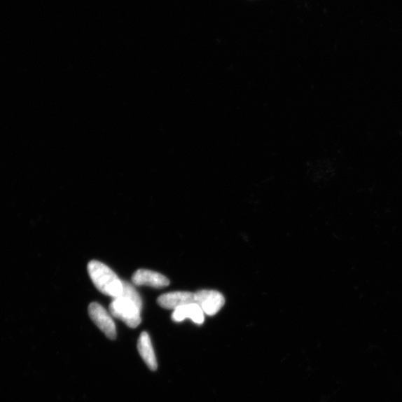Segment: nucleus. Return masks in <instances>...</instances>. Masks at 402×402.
Segmentation results:
<instances>
[{
    "label": "nucleus",
    "mask_w": 402,
    "mask_h": 402,
    "mask_svg": "<svg viewBox=\"0 0 402 402\" xmlns=\"http://www.w3.org/2000/svg\"><path fill=\"white\" fill-rule=\"evenodd\" d=\"M172 320L174 322H182L189 318L197 324H202L205 322V313L200 307L195 303L179 307L174 310Z\"/></svg>",
    "instance_id": "7"
},
{
    "label": "nucleus",
    "mask_w": 402,
    "mask_h": 402,
    "mask_svg": "<svg viewBox=\"0 0 402 402\" xmlns=\"http://www.w3.org/2000/svg\"><path fill=\"white\" fill-rule=\"evenodd\" d=\"M158 303L163 309L175 310L179 307L195 303V293L187 291L164 293L158 298Z\"/></svg>",
    "instance_id": "6"
},
{
    "label": "nucleus",
    "mask_w": 402,
    "mask_h": 402,
    "mask_svg": "<svg viewBox=\"0 0 402 402\" xmlns=\"http://www.w3.org/2000/svg\"><path fill=\"white\" fill-rule=\"evenodd\" d=\"M89 315L92 322L102 332L111 340L116 338L115 323L110 314L100 304L92 303L88 308Z\"/></svg>",
    "instance_id": "4"
},
{
    "label": "nucleus",
    "mask_w": 402,
    "mask_h": 402,
    "mask_svg": "<svg viewBox=\"0 0 402 402\" xmlns=\"http://www.w3.org/2000/svg\"><path fill=\"white\" fill-rule=\"evenodd\" d=\"M123 292L119 297L113 299L110 312L113 317L120 319L128 327L134 328L141 321L143 301L131 283L123 281Z\"/></svg>",
    "instance_id": "1"
},
{
    "label": "nucleus",
    "mask_w": 402,
    "mask_h": 402,
    "mask_svg": "<svg viewBox=\"0 0 402 402\" xmlns=\"http://www.w3.org/2000/svg\"><path fill=\"white\" fill-rule=\"evenodd\" d=\"M195 303L197 304L205 314L214 316L226 304L223 295L215 290H200L195 293Z\"/></svg>",
    "instance_id": "3"
},
{
    "label": "nucleus",
    "mask_w": 402,
    "mask_h": 402,
    "mask_svg": "<svg viewBox=\"0 0 402 402\" xmlns=\"http://www.w3.org/2000/svg\"><path fill=\"white\" fill-rule=\"evenodd\" d=\"M137 349L148 368L152 371L158 369L157 359L153 351L151 340L146 332L141 333L138 340Z\"/></svg>",
    "instance_id": "8"
},
{
    "label": "nucleus",
    "mask_w": 402,
    "mask_h": 402,
    "mask_svg": "<svg viewBox=\"0 0 402 402\" xmlns=\"http://www.w3.org/2000/svg\"><path fill=\"white\" fill-rule=\"evenodd\" d=\"M132 282L135 286H146L156 289L167 287L169 285V280L158 272L140 269L135 272L132 277Z\"/></svg>",
    "instance_id": "5"
},
{
    "label": "nucleus",
    "mask_w": 402,
    "mask_h": 402,
    "mask_svg": "<svg viewBox=\"0 0 402 402\" xmlns=\"http://www.w3.org/2000/svg\"><path fill=\"white\" fill-rule=\"evenodd\" d=\"M88 274L95 286L105 295L113 299L122 293L123 281L107 265L99 262L91 261L88 266Z\"/></svg>",
    "instance_id": "2"
}]
</instances>
